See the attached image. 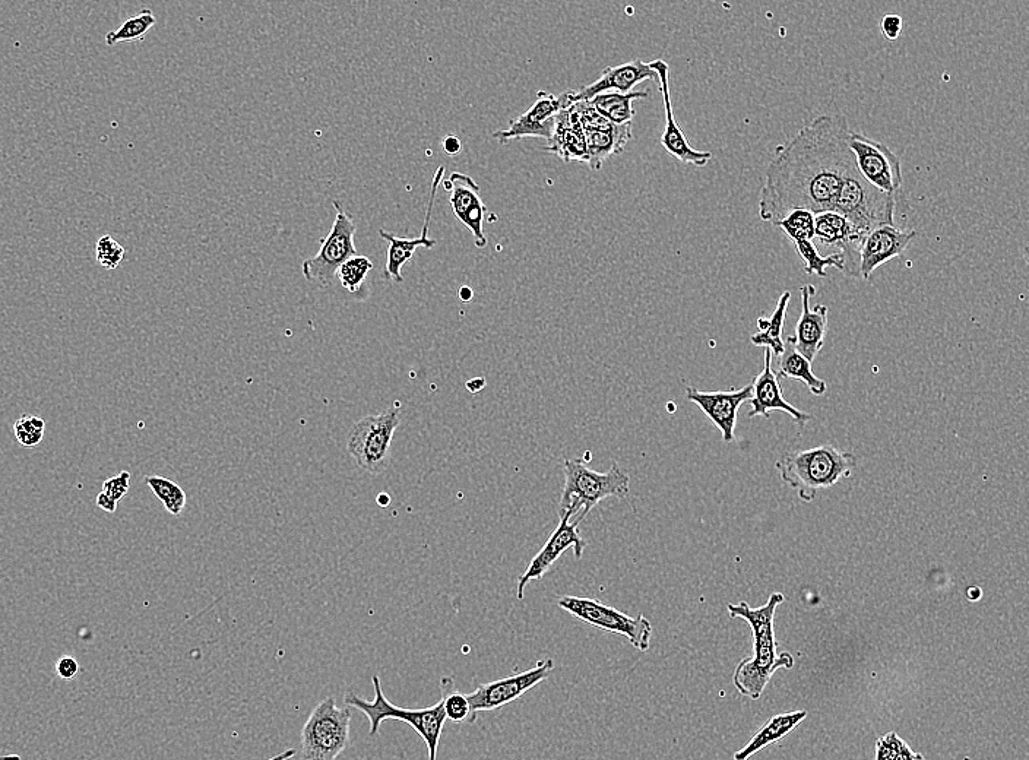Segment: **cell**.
Masks as SVG:
<instances>
[{
    "mask_svg": "<svg viewBox=\"0 0 1029 760\" xmlns=\"http://www.w3.org/2000/svg\"><path fill=\"white\" fill-rule=\"evenodd\" d=\"M842 114H822L775 151L759 195V217L777 223L796 209L834 211L839 192L857 170Z\"/></svg>",
    "mask_w": 1029,
    "mask_h": 760,
    "instance_id": "cell-1",
    "label": "cell"
},
{
    "mask_svg": "<svg viewBox=\"0 0 1029 760\" xmlns=\"http://www.w3.org/2000/svg\"><path fill=\"white\" fill-rule=\"evenodd\" d=\"M784 601V595L775 592L769 597L768 603L759 608L750 607L746 601L727 606L731 619H742L752 627L755 654L753 657L744 658L742 663L737 665L733 680L734 686L742 695L749 696L755 701L761 698L763 689L778 668H793L794 665L793 657L788 652L777 654L775 642V611Z\"/></svg>",
    "mask_w": 1029,
    "mask_h": 760,
    "instance_id": "cell-2",
    "label": "cell"
},
{
    "mask_svg": "<svg viewBox=\"0 0 1029 760\" xmlns=\"http://www.w3.org/2000/svg\"><path fill=\"white\" fill-rule=\"evenodd\" d=\"M856 465V456L851 452L832 445H819L787 452L778 459L775 468L781 480L796 490L803 502L812 503L822 490L850 478Z\"/></svg>",
    "mask_w": 1029,
    "mask_h": 760,
    "instance_id": "cell-3",
    "label": "cell"
},
{
    "mask_svg": "<svg viewBox=\"0 0 1029 760\" xmlns=\"http://www.w3.org/2000/svg\"><path fill=\"white\" fill-rule=\"evenodd\" d=\"M563 468L565 487L560 497V515H568L571 519L578 515L575 521L582 522L601 500L629 496V474L617 462L611 464L607 473L591 470L579 459L566 458Z\"/></svg>",
    "mask_w": 1029,
    "mask_h": 760,
    "instance_id": "cell-4",
    "label": "cell"
},
{
    "mask_svg": "<svg viewBox=\"0 0 1029 760\" xmlns=\"http://www.w3.org/2000/svg\"><path fill=\"white\" fill-rule=\"evenodd\" d=\"M372 683L373 689H375V699L372 702L364 701L354 692H347L344 696V702L348 706L359 709L370 721V737L379 736L381 724L385 720L405 722L426 743L429 760H438L440 737H442L446 722L442 699L429 708H400L386 699L382 690L381 677L378 674L372 677Z\"/></svg>",
    "mask_w": 1029,
    "mask_h": 760,
    "instance_id": "cell-5",
    "label": "cell"
},
{
    "mask_svg": "<svg viewBox=\"0 0 1029 760\" xmlns=\"http://www.w3.org/2000/svg\"><path fill=\"white\" fill-rule=\"evenodd\" d=\"M350 708H338L335 698L324 699L310 712L300 734L302 760H335L350 744Z\"/></svg>",
    "mask_w": 1029,
    "mask_h": 760,
    "instance_id": "cell-6",
    "label": "cell"
},
{
    "mask_svg": "<svg viewBox=\"0 0 1029 760\" xmlns=\"http://www.w3.org/2000/svg\"><path fill=\"white\" fill-rule=\"evenodd\" d=\"M400 408H389L379 416H367L351 427L347 451L359 468L381 475L391 459V445L400 427Z\"/></svg>",
    "mask_w": 1029,
    "mask_h": 760,
    "instance_id": "cell-7",
    "label": "cell"
},
{
    "mask_svg": "<svg viewBox=\"0 0 1029 760\" xmlns=\"http://www.w3.org/2000/svg\"><path fill=\"white\" fill-rule=\"evenodd\" d=\"M896 196L886 195L864 180L858 169L842 185L834 211L844 215L861 233L879 226H895Z\"/></svg>",
    "mask_w": 1029,
    "mask_h": 760,
    "instance_id": "cell-8",
    "label": "cell"
},
{
    "mask_svg": "<svg viewBox=\"0 0 1029 760\" xmlns=\"http://www.w3.org/2000/svg\"><path fill=\"white\" fill-rule=\"evenodd\" d=\"M557 604L566 613L595 629L625 636L638 651L647 652L651 648L652 625L644 614L632 617L594 598L573 595L560 597Z\"/></svg>",
    "mask_w": 1029,
    "mask_h": 760,
    "instance_id": "cell-9",
    "label": "cell"
},
{
    "mask_svg": "<svg viewBox=\"0 0 1029 760\" xmlns=\"http://www.w3.org/2000/svg\"><path fill=\"white\" fill-rule=\"evenodd\" d=\"M335 208V220L328 236L322 242L321 249L312 258L302 264L303 277L312 284L328 287L334 283L337 271L348 259L357 255L354 236L357 226L350 214L345 212L338 201L332 202Z\"/></svg>",
    "mask_w": 1029,
    "mask_h": 760,
    "instance_id": "cell-10",
    "label": "cell"
},
{
    "mask_svg": "<svg viewBox=\"0 0 1029 760\" xmlns=\"http://www.w3.org/2000/svg\"><path fill=\"white\" fill-rule=\"evenodd\" d=\"M554 667L556 664H554L553 658H546V660L538 661L534 667L524 673L480 684L474 692L467 695L471 706V718L468 722L473 724L481 712L496 711L509 703L518 701L538 684L546 682L553 673Z\"/></svg>",
    "mask_w": 1029,
    "mask_h": 760,
    "instance_id": "cell-11",
    "label": "cell"
},
{
    "mask_svg": "<svg viewBox=\"0 0 1029 760\" xmlns=\"http://www.w3.org/2000/svg\"><path fill=\"white\" fill-rule=\"evenodd\" d=\"M848 147L856 158L857 169L866 182L886 195L896 196L902 188L901 160L885 144L851 131Z\"/></svg>",
    "mask_w": 1029,
    "mask_h": 760,
    "instance_id": "cell-12",
    "label": "cell"
},
{
    "mask_svg": "<svg viewBox=\"0 0 1029 760\" xmlns=\"http://www.w3.org/2000/svg\"><path fill=\"white\" fill-rule=\"evenodd\" d=\"M573 109L578 114L579 122L587 141V164L591 170H600L604 161L611 155H619L625 151L632 138V123L613 125L604 119L588 100L575 101Z\"/></svg>",
    "mask_w": 1029,
    "mask_h": 760,
    "instance_id": "cell-13",
    "label": "cell"
},
{
    "mask_svg": "<svg viewBox=\"0 0 1029 760\" xmlns=\"http://www.w3.org/2000/svg\"><path fill=\"white\" fill-rule=\"evenodd\" d=\"M579 524L581 522H571V518L568 515H560V522L556 530L550 535L543 549L535 554L527 570L518 578V585H516V598L518 600H524L525 588L530 585V582L541 581L552 570L554 563L571 547L576 559H582L587 543L579 534Z\"/></svg>",
    "mask_w": 1029,
    "mask_h": 760,
    "instance_id": "cell-14",
    "label": "cell"
},
{
    "mask_svg": "<svg viewBox=\"0 0 1029 760\" xmlns=\"http://www.w3.org/2000/svg\"><path fill=\"white\" fill-rule=\"evenodd\" d=\"M571 104V91L560 95L540 91L530 110L511 120L508 129L493 133V138L502 145L524 138H543L549 141L557 113Z\"/></svg>",
    "mask_w": 1029,
    "mask_h": 760,
    "instance_id": "cell-15",
    "label": "cell"
},
{
    "mask_svg": "<svg viewBox=\"0 0 1029 760\" xmlns=\"http://www.w3.org/2000/svg\"><path fill=\"white\" fill-rule=\"evenodd\" d=\"M866 236L837 211L815 214V240L823 246L837 247L844 265L842 274L847 278H860V250Z\"/></svg>",
    "mask_w": 1029,
    "mask_h": 760,
    "instance_id": "cell-16",
    "label": "cell"
},
{
    "mask_svg": "<svg viewBox=\"0 0 1029 760\" xmlns=\"http://www.w3.org/2000/svg\"><path fill=\"white\" fill-rule=\"evenodd\" d=\"M753 388L750 385L733 391L702 392L687 386L686 397L701 408L715 426L720 429L724 443H731L736 437L737 416L744 402L752 398Z\"/></svg>",
    "mask_w": 1029,
    "mask_h": 760,
    "instance_id": "cell-17",
    "label": "cell"
},
{
    "mask_svg": "<svg viewBox=\"0 0 1029 760\" xmlns=\"http://www.w3.org/2000/svg\"><path fill=\"white\" fill-rule=\"evenodd\" d=\"M443 186L448 192H451L449 204H451L455 217L458 218L459 223L464 224L471 231L474 245L478 249H484L489 243L484 234V218H486L487 208L481 201L480 186L474 182L473 177L458 173V171L452 173Z\"/></svg>",
    "mask_w": 1029,
    "mask_h": 760,
    "instance_id": "cell-18",
    "label": "cell"
},
{
    "mask_svg": "<svg viewBox=\"0 0 1029 760\" xmlns=\"http://www.w3.org/2000/svg\"><path fill=\"white\" fill-rule=\"evenodd\" d=\"M443 174H445V167H439L436 170L435 177H433L432 189H430L429 205H427L426 218H424L423 230H421V236L417 239H405V237H398L395 234L389 233V231L379 230V236L383 240L388 242V253H386V265H385V278L386 280L395 281V283H402L404 277H402L401 271L411 259L414 258V253L419 247H426V249H432L436 246V240L430 239L429 227L430 218H432L433 205H435L436 193L440 182H442Z\"/></svg>",
    "mask_w": 1029,
    "mask_h": 760,
    "instance_id": "cell-19",
    "label": "cell"
},
{
    "mask_svg": "<svg viewBox=\"0 0 1029 760\" xmlns=\"http://www.w3.org/2000/svg\"><path fill=\"white\" fill-rule=\"evenodd\" d=\"M654 69L660 82V91L663 94L664 109H666V128L661 135V145L666 148L671 157L677 158L683 164L705 167L711 161L712 154L709 151H698L690 147L685 133L677 125L674 117L673 103L670 94V68L663 59L654 60L649 63Z\"/></svg>",
    "mask_w": 1029,
    "mask_h": 760,
    "instance_id": "cell-20",
    "label": "cell"
},
{
    "mask_svg": "<svg viewBox=\"0 0 1029 760\" xmlns=\"http://www.w3.org/2000/svg\"><path fill=\"white\" fill-rule=\"evenodd\" d=\"M915 231H904L895 226H879L873 228L866 237L860 250V278L867 281L873 272L892 259L904 255L913 242Z\"/></svg>",
    "mask_w": 1029,
    "mask_h": 760,
    "instance_id": "cell-21",
    "label": "cell"
},
{
    "mask_svg": "<svg viewBox=\"0 0 1029 760\" xmlns=\"http://www.w3.org/2000/svg\"><path fill=\"white\" fill-rule=\"evenodd\" d=\"M800 291L801 315L796 325V337L790 335L787 337V342L793 345L801 356L813 361L825 345L826 335H828L829 309L825 304H818L815 309H810V299L816 294L815 285H803Z\"/></svg>",
    "mask_w": 1029,
    "mask_h": 760,
    "instance_id": "cell-22",
    "label": "cell"
},
{
    "mask_svg": "<svg viewBox=\"0 0 1029 760\" xmlns=\"http://www.w3.org/2000/svg\"><path fill=\"white\" fill-rule=\"evenodd\" d=\"M772 357L774 356H772L771 350L765 348V367L752 382L753 394L749 399L752 410H750L749 417L761 416L768 420L772 411H781V413L790 414L799 426H804L810 420V416L785 401L784 395H782L781 380L772 369Z\"/></svg>",
    "mask_w": 1029,
    "mask_h": 760,
    "instance_id": "cell-23",
    "label": "cell"
},
{
    "mask_svg": "<svg viewBox=\"0 0 1029 760\" xmlns=\"http://www.w3.org/2000/svg\"><path fill=\"white\" fill-rule=\"evenodd\" d=\"M649 79L658 82V76L654 69L649 63L642 62L641 59L622 63V65L609 66L604 69L597 81L582 90L571 91V101L575 103V101L591 100L595 95L603 93L629 94L636 85L649 81Z\"/></svg>",
    "mask_w": 1029,
    "mask_h": 760,
    "instance_id": "cell-24",
    "label": "cell"
},
{
    "mask_svg": "<svg viewBox=\"0 0 1029 760\" xmlns=\"http://www.w3.org/2000/svg\"><path fill=\"white\" fill-rule=\"evenodd\" d=\"M544 150L556 154L565 163L575 161L587 164V141L578 114L573 109V103L557 113L552 136Z\"/></svg>",
    "mask_w": 1029,
    "mask_h": 760,
    "instance_id": "cell-25",
    "label": "cell"
},
{
    "mask_svg": "<svg viewBox=\"0 0 1029 760\" xmlns=\"http://www.w3.org/2000/svg\"><path fill=\"white\" fill-rule=\"evenodd\" d=\"M807 717V711L790 712V714H781L777 717L771 718L765 725L752 737V740L740 749L739 752L734 755V760H749L755 753L761 752L766 746H769L775 741L784 739L787 734H790L794 728L799 727L801 721Z\"/></svg>",
    "mask_w": 1029,
    "mask_h": 760,
    "instance_id": "cell-26",
    "label": "cell"
},
{
    "mask_svg": "<svg viewBox=\"0 0 1029 760\" xmlns=\"http://www.w3.org/2000/svg\"><path fill=\"white\" fill-rule=\"evenodd\" d=\"M778 359H780L778 360V372L775 373H777L780 380H801V382L810 389V392H812L813 395L822 397V395L826 394V391H828V385H826L825 380L819 379L818 376L813 373L812 361L801 356L799 351H797L793 345L788 344V342L785 341L784 353H782Z\"/></svg>",
    "mask_w": 1029,
    "mask_h": 760,
    "instance_id": "cell-27",
    "label": "cell"
},
{
    "mask_svg": "<svg viewBox=\"0 0 1029 760\" xmlns=\"http://www.w3.org/2000/svg\"><path fill=\"white\" fill-rule=\"evenodd\" d=\"M791 293L785 291L778 300L777 307L772 312L771 318L758 319V334L752 335L750 341L756 347L769 348L772 356L780 357L784 353L785 342L782 340V329H784L785 316H787L788 303Z\"/></svg>",
    "mask_w": 1029,
    "mask_h": 760,
    "instance_id": "cell-28",
    "label": "cell"
},
{
    "mask_svg": "<svg viewBox=\"0 0 1029 760\" xmlns=\"http://www.w3.org/2000/svg\"><path fill=\"white\" fill-rule=\"evenodd\" d=\"M648 95V91H632L629 94L603 93L595 95L588 101L604 119L609 120L613 125H626V123H632L633 117H635L633 101L647 98Z\"/></svg>",
    "mask_w": 1029,
    "mask_h": 760,
    "instance_id": "cell-29",
    "label": "cell"
},
{
    "mask_svg": "<svg viewBox=\"0 0 1029 760\" xmlns=\"http://www.w3.org/2000/svg\"><path fill=\"white\" fill-rule=\"evenodd\" d=\"M155 24H157V18H155L154 12L148 8L142 9L136 17L126 19V21L123 22L117 30L107 33L106 44L109 47H113L119 43H131V41L144 40L148 31H150Z\"/></svg>",
    "mask_w": 1029,
    "mask_h": 760,
    "instance_id": "cell-30",
    "label": "cell"
},
{
    "mask_svg": "<svg viewBox=\"0 0 1029 760\" xmlns=\"http://www.w3.org/2000/svg\"><path fill=\"white\" fill-rule=\"evenodd\" d=\"M145 483L153 490L155 497L160 499L167 512L172 513L173 516L182 515L188 499L179 484L174 483L170 478L160 477V475H148L145 477Z\"/></svg>",
    "mask_w": 1029,
    "mask_h": 760,
    "instance_id": "cell-31",
    "label": "cell"
},
{
    "mask_svg": "<svg viewBox=\"0 0 1029 760\" xmlns=\"http://www.w3.org/2000/svg\"><path fill=\"white\" fill-rule=\"evenodd\" d=\"M780 227L791 242H815V214L806 209H796L774 223Z\"/></svg>",
    "mask_w": 1029,
    "mask_h": 760,
    "instance_id": "cell-32",
    "label": "cell"
},
{
    "mask_svg": "<svg viewBox=\"0 0 1029 760\" xmlns=\"http://www.w3.org/2000/svg\"><path fill=\"white\" fill-rule=\"evenodd\" d=\"M793 245L796 247L801 261L804 262V271L807 274L825 278L828 266H834V268L842 272V266L844 265H842V258L839 253L835 252L832 255L822 256L815 242H807V240L806 242L793 243Z\"/></svg>",
    "mask_w": 1029,
    "mask_h": 760,
    "instance_id": "cell-33",
    "label": "cell"
},
{
    "mask_svg": "<svg viewBox=\"0 0 1029 760\" xmlns=\"http://www.w3.org/2000/svg\"><path fill=\"white\" fill-rule=\"evenodd\" d=\"M373 269V262L367 256L356 255L345 261L337 271L341 285L351 294L360 293L364 281Z\"/></svg>",
    "mask_w": 1029,
    "mask_h": 760,
    "instance_id": "cell-34",
    "label": "cell"
},
{
    "mask_svg": "<svg viewBox=\"0 0 1029 760\" xmlns=\"http://www.w3.org/2000/svg\"><path fill=\"white\" fill-rule=\"evenodd\" d=\"M876 760H924L898 734L888 733L876 743Z\"/></svg>",
    "mask_w": 1029,
    "mask_h": 760,
    "instance_id": "cell-35",
    "label": "cell"
},
{
    "mask_svg": "<svg viewBox=\"0 0 1029 760\" xmlns=\"http://www.w3.org/2000/svg\"><path fill=\"white\" fill-rule=\"evenodd\" d=\"M46 430V421L41 417L25 414L14 423V433L18 442L24 448L39 446Z\"/></svg>",
    "mask_w": 1029,
    "mask_h": 760,
    "instance_id": "cell-36",
    "label": "cell"
},
{
    "mask_svg": "<svg viewBox=\"0 0 1029 760\" xmlns=\"http://www.w3.org/2000/svg\"><path fill=\"white\" fill-rule=\"evenodd\" d=\"M443 690V709H445L446 720L454 722L470 721L471 718V706L468 702L467 695L457 692V690L446 689L442 684Z\"/></svg>",
    "mask_w": 1029,
    "mask_h": 760,
    "instance_id": "cell-37",
    "label": "cell"
},
{
    "mask_svg": "<svg viewBox=\"0 0 1029 760\" xmlns=\"http://www.w3.org/2000/svg\"><path fill=\"white\" fill-rule=\"evenodd\" d=\"M123 258H125V247L116 242L112 236L106 234L101 237L96 245V259L98 264L103 268L116 269L117 266L122 264Z\"/></svg>",
    "mask_w": 1029,
    "mask_h": 760,
    "instance_id": "cell-38",
    "label": "cell"
},
{
    "mask_svg": "<svg viewBox=\"0 0 1029 760\" xmlns=\"http://www.w3.org/2000/svg\"><path fill=\"white\" fill-rule=\"evenodd\" d=\"M129 489H131V473L129 471H122V473L115 475V477L104 481L101 492L106 493L110 499L119 503L128 494Z\"/></svg>",
    "mask_w": 1029,
    "mask_h": 760,
    "instance_id": "cell-39",
    "label": "cell"
},
{
    "mask_svg": "<svg viewBox=\"0 0 1029 760\" xmlns=\"http://www.w3.org/2000/svg\"><path fill=\"white\" fill-rule=\"evenodd\" d=\"M880 28H882V33L886 40H898L901 37L902 30H904V21H902L899 15H885L882 22H880Z\"/></svg>",
    "mask_w": 1029,
    "mask_h": 760,
    "instance_id": "cell-40",
    "label": "cell"
},
{
    "mask_svg": "<svg viewBox=\"0 0 1029 760\" xmlns=\"http://www.w3.org/2000/svg\"><path fill=\"white\" fill-rule=\"evenodd\" d=\"M78 671L79 664L75 658L63 657L56 663V674H58L60 679L66 680V682L74 680L77 677Z\"/></svg>",
    "mask_w": 1029,
    "mask_h": 760,
    "instance_id": "cell-41",
    "label": "cell"
},
{
    "mask_svg": "<svg viewBox=\"0 0 1029 760\" xmlns=\"http://www.w3.org/2000/svg\"><path fill=\"white\" fill-rule=\"evenodd\" d=\"M443 150H445L446 154L452 155V157H454V155H458L459 152H461L462 150L461 141H459V138H457V136H446V138L443 139Z\"/></svg>",
    "mask_w": 1029,
    "mask_h": 760,
    "instance_id": "cell-42",
    "label": "cell"
},
{
    "mask_svg": "<svg viewBox=\"0 0 1029 760\" xmlns=\"http://www.w3.org/2000/svg\"><path fill=\"white\" fill-rule=\"evenodd\" d=\"M96 503H97L98 508L103 509V511H106V512H109V513H115L116 512L117 503L115 502V500L110 499V497L107 496L106 493H103V492L98 493V496H97V499H96Z\"/></svg>",
    "mask_w": 1029,
    "mask_h": 760,
    "instance_id": "cell-43",
    "label": "cell"
},
{
    "mask_svg": "<svg viewBox=\"0 0 1029 760\" xmlns=\"http://www.w3.org/2000/svg\"><path fill=\"white\" fill-rule=\"evenodd\" d=\"M473 297L474 293L470 287L459 288V299H461L462 302H470V300H473Z\"/></svg>",
    "mask_w": 1029,
    "mask_h": 760,
    "instance_id": "cell-44",
    "label": "cell"
},
{
    "mask_svg": "<svg viewBox=\"0 0 1029 760\" xmlns=\"http://www.w3.org/2000/svg\"><path fill=\"white\" fill-rule=\"evenodd\" d=\"M294 756H296V750L288 749L284 750V752L280 753V755L274 756V758L267 760H290L291 758H294Z\"/></svg>",
    "mask_w": 1029,
    "mask_h": 760,
    "instance_id": "cell-45",
    "label": "cell"
},
{
    "mask_svg": "<svg viewBox=\"0 0 1029 760\" xmlns=\"http://www.w3.org/2000/svg\"><path fill=\"white\" fill-rule=\"evenodd\" d=\"M389 500H391V499H389L388 494H383L382 493V494H379V496H378V503L381 506L388 505Z\"/></svg>",
    "mask_w": 1029,
    "mask_h": 760,
    "instance_id": "cell-46",
    "label": "cell"
},
{
    "mask_svg": "<svg viewBox=\"0 0 1029 760\" xmlns=\"http://www.w3.org/2000/svg\"><path fill=\"white\" fill-rule=\"evenodd\" d=\"M0 760H21V756H18V755L0 756Z\"/></svg>",
    "mask_w": 1029,
    "mask_h": 760,
    "instance_id": "cell-47",
    "label": "cell"
}]
</instances>
